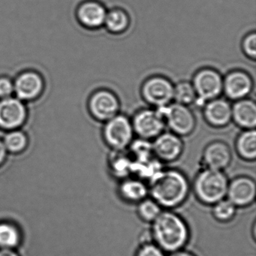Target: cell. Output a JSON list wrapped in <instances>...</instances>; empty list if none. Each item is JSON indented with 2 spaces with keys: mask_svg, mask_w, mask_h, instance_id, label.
Listing matches in <instances>:
<instances>
[{
  "mask_svg": "<svg viewBox=\"0 0 256 256\" xmlns=\"http://www.w3.org/2000/svg\"><path fill=\"white\" fill-rule=\"evenodd\" d=\"M148 180L149 194L162 208L170 210L180 206L190 193L188 178L178 169H161Z\"/></svg>",
  "mask_w": 256,
  "mask_h": 256,
  "instance_id": "obj_1",
  "label": "cell"
},
{
  "mask_svg": "<svg viewBox=\"0 0 256 256\" xmlns=\"http://www.w3.org/2000/svg\"><path fill=\"white\" fill-rule=\"evenodd\" d=\"M152 241L164 252L182 250L190 240V232L185 220L176 212L162 210L152 222Z\"/></svg>",
  "mask_w": 256,
  "mask_h": 256,
  "instance_id": "obj_2",
  "label": "cell"
},
{
  "mask_svg": "<svg viewBox=\"0 0 256 256\" xmlns=\"http://www.w3.org/2000/svg\"><path fill=\"white\" fill-rule=\"evenodd\" d=\"M228 182L223 170L203 168L194 178L193 191L199 202L204 204L214 205L226 198Z\"/></svg>",
  "mask_w": 256,
  "mask_h": 256,
  "instance_id": "obj_3",
  "label": "cell"
},
{
  "mask_svg": "<svg viewBox=\"0 0 256 256\" xmlns=\"http://www.w3.org/2000/svg\"><path fill=\"white\" fill-rule=\"evenodd\" d=\"M157 110L162 116L166 126L174 134L180 137L190 136L194 131L196 118L188 106L175 102L166 107L158 108Z\"/></svg>",
  "mask_w": 256,
  "mask_h": 256,
  "instance_id": "obj_4",
  "label": "cell"
},
{
  "mask_svg": "<svg viewBox=\"0 0 256 256\" xmlns=\"http://www.w3.org/2000/svg\"><path fill=\"white\" fill-rule=\"evenodd\" d=\"M134 134L132 121L122 114L108 120L103 130L106 144L114 151L125 150L128 148L132 143Z\"/></svg>",
  "mask_w": 256,
  "mask_h": 256,
  "instance_id": "obj_5",
  "label": "cell"
},
{
  "mask_svg": "<svg viewBox=\"0 0 256 256\" xmlns=\"http://www.w3.org/2000/svg\"><path fill=\"white\" fill-rule=\"evenodd\" d=\"M193 88L196 91L199 106L218 98L223 92V78L221 74L210 68H202L193 78Z\"/></svg>",
  "mask_w": 256,
  "mask_h": 256,
  "instance_id": "obj_6",
  "label": "cell"
},
{
  "mask_svg": "<svg viewBox=\"0 0 256 256\" xmlns=\"http://www.w3.org/2000/svg\"><path fill=\"white\" fill-rule=\"evenodd\" d=\"M174 88L168 79L162 76H154L150 78L142 85V97L148 104L157 108L166 107L173 100Z\"/></svg>",
  "mask_w": 256,
  "mask_h": 256,
  "instance_id": "obj_7",
  "label": "cell"
},
{
  "mask_svg": "<svg viewBox=\"0 0 256 256\" xmlns=\"http://www.w3.org/2000/svg\"><path fill=\"white\" fill-rule=\"evenodd\" d=\"M134 132L143 140L155 139L164 131L166 124L158 110L142 109L134 114L132 120Z\"/></svg>",
  "mask_w": 256,
  "mask_h": 256,
  "instance_id": "obj_8",
  "label": "cell"
},
{
  "mask_svg": "<svg viewBox=\"0 0 256 256\" xmlns=\"http://www.w3.org/2000/svg\"><path fill=\"white\" fill-rule=\"evenodd\" d=\"M256 184L250 176H240L229 181L226 198L236 208L250 206L254 202Z\"/></svg>",
  "mask_w": 256,
  "mask_h": 256,
  "instance_id": "obj_9",
  "label": "cell"
},
{
  "mask_svg": "<svg viewBox=\"0 0 256 256\" xmlns=\"http://www.w3.org/2000/svg\"><path fill=\"white\" fill-rule=\"evenodd\" d=\"M152 148L158 161L172 162L182 155L184 145L180 136L172 132H162L156 138Z\"/></svg>",
  "mask_w": 256,
  "mask_h": 256,
  "instance_id": "obj_10",
  "label": "cell"
},
{
  "mask_svg": "<svg viewBox=\"0 0 256 256\" xmlns=\"http://www.w3.org/2000/svg\"><path fill=\"white\" fill-rule=\"evenodd\" d=\"M90 110L96 119L107 122L118 114L119 100L114 92L102 90L95 92L91 97Z\"/></svg>",
  "mask_w": 256,
  "mask_h": 256,
  "instance_id": "obj_11",
  "label": "cell"
},
{
  "mask_svg": "<svg viewBox=\"0 0 256 256\" xmlns=\"http://www.w3.org/2000/svg\"><path fill=\"white\" fill-rule=\"evenodd\" d=\"M253 89V80L248 73L240 70L230 72L223 79V92L228 100L239 101L246 98Z\"/></svg>",
  "mask_w": 256,
  "mask_h": 256,
  "instance_id": "obj_12",
  "label": "cell"
},
{
  "mask_svg": "<svg viewBox=\"0 0 256 256\" xmlns=\"http://www.w3.org/2000/svg\"><path fill=\"white\" fill-rule=\"evenodd\" d=\"M26 118V109L17 98H6L0 102V127L14 130L20 126Z\"/></svg>",
  "mask_w": 256,
  "mask_h": 256,
  "instance_id": "obj_13",
  "label": "cell"
},
{
  "mask_svg": "<svg viewBox=\"0 0 256 256\" xmlns=\"http://www.w3.org/2000/svg\"><path fill=\"white\" fill-rule=\"evenodd\" d=\"M232 160L230 148L222 142H214L208 144L202 155L203 168L214 170H224L230 164Z\"/></svg>",
  "mask_w": 256,
  "mask_h": 256,
  "instance_id": "obj_14",
  "label": "cell"
},
{
  "mask_svg": "<svg viewBox=\"0 0 256 256\" xmlns=\"http://www.w3.org/2000/svg\"><path fill=\"white\" fill-rule=\"evenodd\" d=\"M204 116L206 122L212 126H226L232 120V106L227 100L215 98L204 106Z\"/></svg>",
  "mask_w": 256,
  "mask_h": 256,
  "instance_id": "obj_15",
  "label": "cell"
},
{
  "mask_svg": "<svg viewBox=\"0 0 256 256\" xmlns=\"http://www.w3.org/2000/svg\"><path fill=\"white\" fill-rule=\"evenodd\" d=\"M232 120L244 130H254L256 126V104L248 98L236 101L232 106Z\"/></svg>",
  "mask_w": 256,
  "mask_h": 256,
  "instance_id": "obj_16",
  "label": "cell"
},
{
  "mask_svg": "<svg viewBox=\"0 0 256 256\" xmlns=\"http://www.w3.org/2000/svg\"><path fill=\"white\" fill-rule=\"evenodd\" d=\"M107 12L102 4L96 1H88L82 4L78 14L82 24L96 29L104 25Z\"/></svg>",
  "mask_w": 256,
  "mask_h": 256,
  "instance_id": "obj_17",
  "label": "cell"
},
{
  "mask_svg": "<svg viewBox=\"0 0 256 256\" xmlns=\"http://www.w3.org/2000/svg\"><path fill=\"white\" fill-rule=\"evenodd\" d=\"M120 196L128 203H139L148 198V186L140 178H124L118 188Z\"/></svg>",
  "mask_w": 256,
  "mask_h": 256,
  "instance_id": "obj_18",
  "label": "cell"
},
{
  "mask_svg": "<svg viewBox=\"0 0 256 256\" xmlns=\"http://www.w3.org/2000/svg\"><path fill=\"white\" fill-rule=\"evenodd\" d=\"M42 86V80L38 74L28 72L22 74L17 79L14 90L20 100H30L41 92Z\"/></svg>",
  "mask_w": 256,
  "mask_h": 256,
  "instance_id": "obj_19",
  "label": "cell"
},
{
  "mask_svg": "<svg viewBox=\"0 0 256 256\" xmlns=\"http://www.w3.org/2000/svg\"><path fill=\"white\" fill-rule=\"evenodd\" d=\"M235 148L239 156L246 161H254L256 158V132L254 130H246L238 136Z\"/></svg>",
  "mask_w": 256,
  "mask_h": 256,
  "instance_id": "obj_20",
  "label": "cell"
},
{
  "mask_svg": "<svg viewBox=\"0 0 256 256\" xmlns=\"http://www.w3.org/2000/svg\"><path fill=\"white\" fill-rule=\"evenodd\" d=\"M124 151H114L115 154L109 161L112 174L122 180L132 174V160L130 156L124 154Z\"/></svg>",
  "mask_w": 256,
  "mask_h": 256,
  "instance_id": "obj_21",
  "label": "cell"
},
{
  "mask_svg": "<svg viewBox=\"0 0 256 256\" xmlns=\"http://www.w3.org/2000/svg\"><path fill=\"white\" fill-rule=\"evenodd\" d=\"M104 24L110 34H121L130 26V17L124 10L114 8L107 12Z\"/></svg>",
  "mask_w": 256,
  "mask_h": 256,
  "instance_id": "obj_22",
  "label": "cell"
},
{
  "mask_svg": "<svg viewBox=\"0 0 256 256\" xmlns=\"http://www.w3.org/2000/svg\"><path fill=\"white\" fill-rule=\"evenodd\" d=\"M138 204V215L146 222L152 223L162 211L161 206L151 198H146Z\"/></svg>",
  "mask_w": 256,
  "mask_h": 256,
  "instance_id": "obj_23",
  "label": "cell"
},
{
  "mask_svg": "<svg viewBox=\"0 0 256 256\" xmlns=\"http://www.w3.org/2000/svg\"><path fill=\"white\" fill-rule=\"evenodd\" d=\"M197 100L196 91L192 83L182 82L174 88V98L175 102L188 106Z\"/></svg>",
  "mask_w": 256,
  "mask_h": 256,
  "instance_id": "obj_24",
  "label": "cell"
},
{
  "mask_svg": "<svg viewBox=\"0 0 256 256\" xmlns=\"http://www.w3.org/2000/svg\"><path fill=\"white\" fill-rule=\"evenodd\" d=\"M212 206V216L220 222L232 221L236 215L238 208L227 198L222 199Z\"/></svg>",
  "mask_w": 256,
  "mask_h": 256,
  "instance_id": "obj_25",
  "label": "cell"
},
{
  "mask_svg": "<svg viewBox=\"0 0 256 256\" xmlns=\"http://www.w3.org/2000/svg\"><path fill=\"white\" fill-rule=\"evenodd\" d=\"M20 235L17 228L8 223L0 224V247L10 248L20 242Z\"/></svg>",
  "mask_w": 256,
  "mask_h": 256,
  "instance_id": "obj_26",
  "label": "cell"
},
{
  "mask_svg": "<svg viewBox=\"0 0 256 256\" xmlns=\"http://www.w3.org/2000/svg\"><path fill=\"white\" fill-rule=\"evenodd\" d=\"M26 138L24 134L18 131L12 132L5 138V145L6 150L12 152H18L24 149L26 146Z\"/></svg>",
  "mask_w": 256,
  "mask_h": 256,
  "instance_id": "obj_27",
  "label": "cell"
},
{
  "mask_svg": "<svg viewBox=\"0 0 256 256\" xmlns=\"http://www.w3.org/2000/svg\"><path fill=\"white\" fill-rule=\"evenodd\" d=\"M136 256H166L164 252L154 242L140 244Z\"/></svg>",
  "mask_w": 256,
  "mask_h": 256,
  "instance_id": "obj_28",
  "label": "cell"
},
{
  "mask_svg": "<svg viewBox=\"0 0 256 256\" xmlns=\"http://www.w3.org/2000/svg\"><path fill=\"white\" fill-rule=\"evenodd\" d=\"M242 50L246 56L250 59L254 60L256 58V35L254 32L248 34L242 41Z\"/></svg>",
  "mask_w": 256,
  "mask_h": 256,
  "instance_id": "obj_29",
  "label": "cell"
},
{
  "mask_svg": "<svg viewBox=\"0 0 256 256\" xmlns=\"http://www.w3.org/2000/svg\"><path fill=\"white\" fill-rule=\"evenodd\" d=\"M14 91V86L8 79H0V98H8Z\"/></svg>",
  "mask_w": 256,
  "mask_h": 256,
  "instance_id": "obj_30",
  "label": "cell"
},
{
  "mask_svg": "<svg viewBox=\"0 0 256 256\" xmlns=\"http://www.w3.org/2000/svg\"><path fill=\"white\" fill-rule=\"evenodd\" d=\"M168 256H196L193 253L190 252L186 251L184 248L182 250H176V251L170 252Z\"/></svg>",
  "mask_w": 256,
  "mask_h": 256,
  "instance_id": "obj_31",
  "label": "cell"
},
{
  "mask_svg": "<svg viewBox=\"0 0 256 256\" xmlns=\"http://www.w3.org/2000/svg\"><path fill=\"white\" fill-rule=\"evenodd\" d=\"M6 156V148L4 143L0 142V164H2V162L5 160Z\"/></svg>",
  "mask_w": 256,
  "mask_h": 256,
  "instance_id": "obj_32",
  "label": "cell"
},
{
  "mask_svg": "<svg viewBox=\"0 0 256 256\" xmlns=\"http://www.w3.org/2000/svg\"><path fill=\"white\" fill-rule=\"evenodd\" d=\"M0 256H19L16 252L10 248H2L0 250Z\"/></svg>",
  "mask_w": 256,
  "mask_h": 256,
  "instance_id": "obj_33",
  "label": "cell"
}]
</instances>
